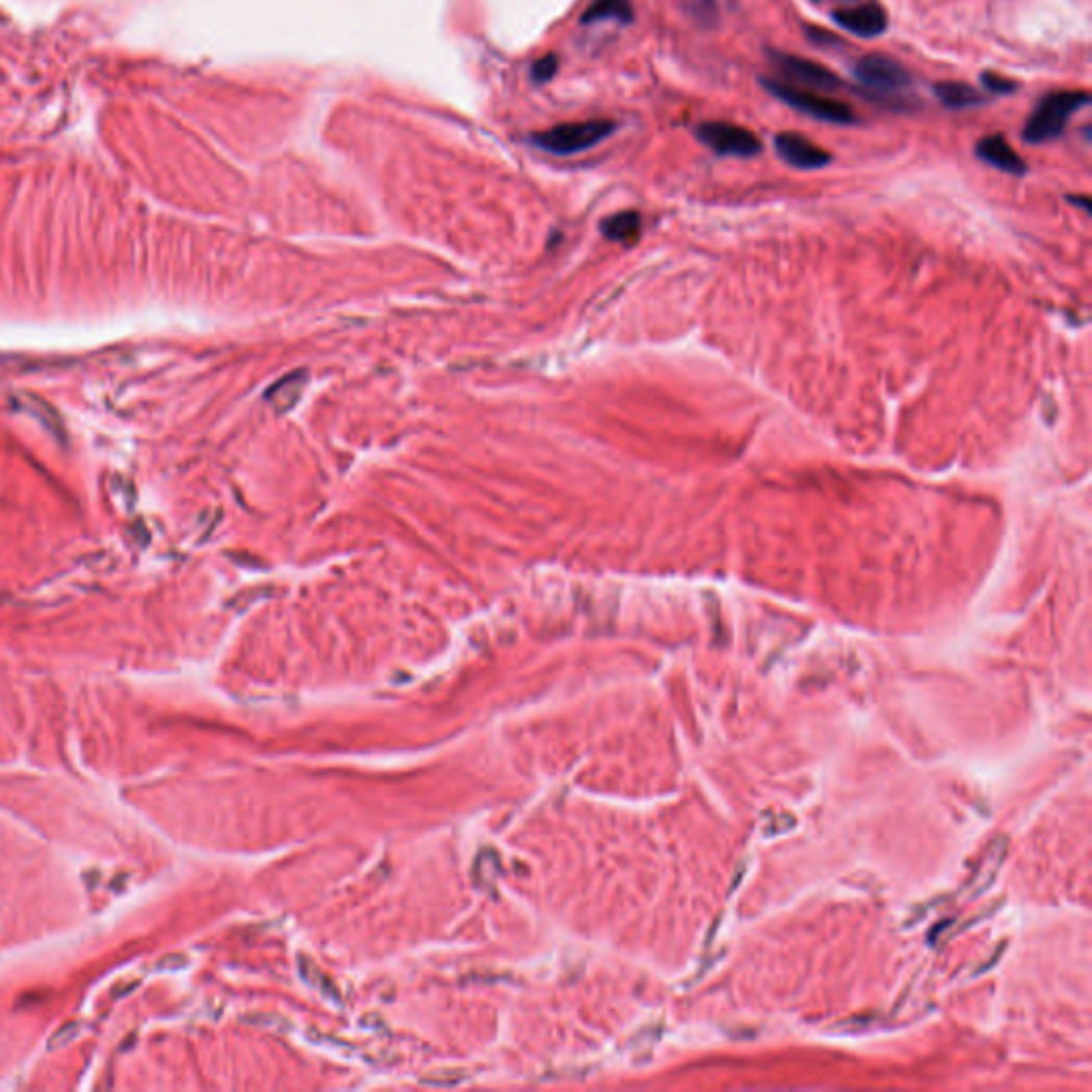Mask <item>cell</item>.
<instances>
[{"instance_id":"cell-1","label":"cell","mask_w":1092,"mask_h":1092,"mask_svg":"<svg viewBox=\"0 0 1092 1092\" xmlns=\"http://www.w3.org/2000/svg\"><path fill=\"white\" fill-rule=\"evenodd\" d=\"M1088 103H1090V95L1082 90L1052 93V95L1043 97L1022 129L1024 141L1039 146V144L1057 139L1065 131L1071 113L1084 109Z\"/></svg>"},{"instance_id":"cell-2","label":"cell","mask_w":1092,"mask_h":1092,"mask_svg":"<svg viewBox=\"0 0 1092 1092\" xmlns=\"http://www.w3.org/2000/svg\"><path fill=\"white\" fill-rule=\"evenodd\" d=\"M617 129V124L604 118L598 120H584V122H568L557 124L549 131H542L531 135V141L544 150L557 156H570L590 150L598 144H602L606 137H610Z\"/></svg>"},{"instance_id":"cell-3","label":"cell","mask_w":1092,"mask_h":1092,"mask_svg":"<svg viewBox=\"0 0 1092 1092\" xmlns=\"http://www.w3.org/2000/svg\"><path fill=\"white\" fill-rule=\"evenodd\" d=\"M762 86L771 95H775L779 101H783L785 105L794 107L796 111H803L815 120L830 122V124H854L856 122L854 109L841 101L822 97L807 88H796V86H789V83L769 79V77L762 79Z\"/></svg>"},{"instance_id":"cell-4","label":"cell","mask_w":1092,"mask_h":1092,"mask_svg":"<svg viewBox=\"0 0 1092 1092\" xmlns=\"http://www.w3.org/2000/svg\"><path fill=\"white\" fill-rule=\"evenodd\" d=\"M696 137L720 156H755L762 150L760 139L743 126L730 122H702L696 129Z\"/></svg>"},{"instance_id":"cell-5","label":"cell","mask_w":1092,"mask_h":1092,"mask_svg":"<svg viewBox=\"0 0 1092 1092\" xmlns=\"http://www.w3.org/2000/svg\"><path fill=\"white\" fill-rule=\"evenodd\" d=\"M854 75L862 86L886 95L911 86L909 71L901 62L881 54H868L860 58L854 64Z\"/></svg>"},{"instance_id":"cell-6","label":"cell","mask_w":1092,"mask_h":1092,"mask_svg":"<svg viewBox=\"0 0 1092 1092\" xmlns=\"http://www.w3.org/2000/svg\"><path fill=\"white\" fill-rule=\"evenodd\" d=\"M777 67L789 77L791 81L801 83L811 90H836L841 88V79H838L830 69H826L820 62H813L809 58H801L785 52H773L771 54Z\"/></svg>"},{"instance_id":"cell-7","label":"cell","mask_w":1092,"mask_h":1092,"mask_svg":"<svg viewBox=\"0 0 1092 1092\" xmlns=\"http://www.w3.org/2000/svg\"><path fill=\"white\" fill-rule=\"evenodd\" d=\"M775 150L779 158L794 166V170H822V166L830 164L832 160V156L826 150L798 133H779L775 137Z\"/></svg>"},{"instance_id":"cell-8","label":"cell","mask_w":1092,"mask_h":1092,"mask_svg":"<svg viewBox=\"0 0 1092 1092\" xmlns=\"http://www.w3.org/2000/svg\"><path fill=\"white\" fill-rule=\"evenodd\" d=\"M832 20L843 30L864 38L879 36L888 28V16L877 3H866L854 9H838L832 14Z\"/></svg>"},{"instance_id":"cell-9","label":"cell","mask_w":1092,"mask_h":1092,"mask_svg":"<svg viewBox=\"0 0 1092 1092\" xmlns=\"http://www.w3.org/2000/svg\"><path fill=\"white\" fill-rule=\"evenodd\" d=\"M976 154L984 162L996 166V170L1012 174V176H1024L1026 174V162L1020 158V154L1005 141L1003 135H988L982 137L976 144Z\"/></svg>"},{"instance_id":"cell-10","label":"cell","mask_w":1092,"mask_h":1092,"mask_svg":"<svg viewBox=\"0 0 1092 1092\" xmlns=\"http://www.w3.org/2000/svg\"><path fill=\"white\" fill-rule=\"evenodd\" d=\"M933 93L950 109H967L986 103V99L964 81H939L935 83Z\"/></svg>"},{"instance_id":"cell-11","label":"cell","mask_w":1092,"mask_h":1092,"mask_svg":"<svg viewBox=\"0 0 1092 1092\" xmlns=\"http://www.w3.org/2000/svg\"><path fill=\"white\" fill-rule=\"evenodd\" d=\"M604 20L629 24L634 20V7L629 0H594L592 7L582 14V24H596Z\"/></svg>"},{"instance_id":"cell-12","label":"cell","mask_w":1092,"mask_h":1092,"mask_svg":"<svg viewBox=\"0 0 1092 1092\" xmlns=\"http://www.w3.org/2000/svg\"><path fill=\"white\" fill-rule=\"evenodd\" d=\"M602 231L608 239L621 241V243H632L641 235V216L636 212H621L604 220Z\"/></svg>"},{"instance_id":"cell-13","label":"cell","mask_w":1092,"mask_h":1092,"mask_svg":"<svg viewBox=\"0 0 1092 1092\" xmlns=\"http://www.w3.org/2000/svg\"><path fill=\"white\" fill-rule=\"evenodd\" d=\"M982 83H984V86H986L990 93H994V95H1012V93L1018 90V83H1016V81L1007 79V77H1003V75H996V73H992V71L982 75Z\"/></svg>"},{"instance_id":"cell-14","label":"cell","mask_w":1092,"mask_h":1092,"mask_svg":"<svg viewBox=\"0 0 1092 1092\" xmlns=\"http://www.w3.org/2000/svg\"><path fill=\"white\" fill-rule=\"evenodd\" d=\"M557 64H560V60H557L555 54H546V56H542V58L534 64L531 75H534V79L540 81V83H542V81H549V79L557 73Z\"/></svg>"},{"instance_id":"cell-15","label":"cell","mask_w":1092,"mask_h":1092,"mask_svg":"<svg viewBox=\"0 0 1092 1092\" xmlns=\"http://www.w3.org/2000/svg\"><path fill=\"white\" fill-rule=\"evenodd\" d=\"M77 1035H79V1024H77V1022H67V1024H62V1026L50 1037L48 1047H50V1049L64 1047V1045H67L69 1041H73Z\"/></svg>"},{"instance_id":"cell-16","label":"cell","mask_w":1092,"mask_h":1092,"mask_svg":"<svg viewBox=\"0 0 1092 1092\" xmlns=\"http://www.w3.org/2000/svg\"><path fill=\"white\" fill-rule=\"evenodd\" d=\"M807 36L813 41L815 46H822V48H826V46H841L843 44V41L838 38L836 34H832L828 30L813 28V26H807Z\"/></svg>"},{"instance_id":"cell-17","label":"cell","mask_w":1092,"mask_h":1092,"mask_svg":"<svg viewBox=\"0 0 1092 1092\" xmlns=\"http://www.w3.org/2000/svg\"><path fill=\"white\" fill-rule=\"evenodd\" d=\"M186 962H188V960H186L184 954H170V956H164V958L158 960L156 969H158V971H176V969H182Z\"/></svg>"},{"instance_id":"cell-18","label":"cell","mask_w":1092,"mask_h":1092,"mask_svg":"<svg viewBox=\"0 0 1092 1092\" xmlns=\"http://www.w3.org/2000/svg\"><path fill=\"white\" fill-rule=\"evenodd\" d=\"M1069 201H1071V203H1077V205H1080V207H1084V209H1090V201H1088L1086 197H1084V199H1077V197H1069Z\"/></svg>"},{"instance_id":"cell-19","label":"cell","mask_w":1092,"mask_h":1092,"mask_svg":"<svg viewBox=\"0 0 1092 1092\" xmlns=\"http://www.w3.org/2000/svg\"><path fill=\"white\" fill-rule=\"evenodd\" d=\"M815 3H817V0H815Z\"/></svg>"}]
</instances>
